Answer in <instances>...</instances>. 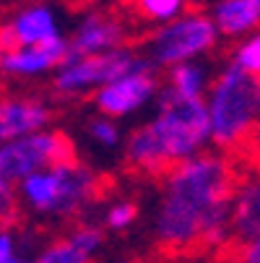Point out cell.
<instances>
[{
  "instance_id": "6da1fadb",
  "label": "cell",
  "mask_w": 260,
  "mask_h": 263,
  "mask_svg": "<svg viewBox=\"0 0 260 263\" xmlns=\"http://www.w3.org/2000/svg\"><path fill=\"white\" fill-rule=\"evenodd\" d=\"M239 172L229 154L201 152L162 175L154 237L162 250L190 253L232 240V196Z\"/></svg>"
},
{
  "instance_id": "7a4b0ae2",
  "label": "cell",
  "mask_w": 260,
  "mask_h": 263,
  "mask_svg": "<svg viewBox=\"0 0 260 263\" xmlns=\"http://www.w3.org/2000/svg\"><path fill=\"white\" fill-rule=\"evenodd\" d=\"M208 143L211 128L206 102L177 97L169 89H162L154 118L128 136L125 162L133 172L162 177L174 164L206 152Z\"/></svg>"
},
{
  "instance_id": "3957f363",
  "label": "cell",
  "mask_w": 260,
  "mask_h": 263,
  "mask_svg": "<svg viewBox=\"0 0 260 263\" xmlns=\"http://www.w3.org/2000/svg\"><path fill=\"white\" fill-rule=\"evenodd\" d=\"M208 112L211 143L224 154L242 152L260 130V79L224 65L208 84L203 97Z\"/></svg>"
},
{
  "instance_id": "277c9868",
  "label": "cell",
  "mask_w": 260,
  "mask_h": 263,
  "mask_svg": "<svg viewBox=\"0 0 260 263\" xmlns=\"http://www.w3.org/2000/svg\"><path fill=\"white\" fill-rule=\"evenodd\" d=\"M104 180L81 159L29 175L16 185L18 201L42 219H73L102 196Z\"/></svg>"
},
{
  "instance_id": "5b68a950",
  "label": "cell",
  "mask_w": 260,
  "mask_h": 263,
  "mask_svg": "<svg viewBox=\"0 0 260 263\" xmlns=\"http://www.w3.org/2000/svg\"><path fill=\"white\" fill-rule=\"evenodd\" d=\"M218 45V31L206 11H185L169 24L151 31L146 42V58L154 68H172L179 63H193L208 55Z\"/></svg>"
},
{
  "instance_id": "8992f818",
  "label": "cell",
  "mask_w": 260,
  "mask_h": 263,
  "mask_svg": "<svg viewBox=\"0 0 260 263\" xmlns=\"http://www.w3.org/2000/svg\"><path fill=\"white\" fill-rule=\"evenodd\" d=\"M148 63L151 60L133 47H117L91 58H65V63L52 73V91L63 99H78Z\"/></svg>"
},
{
  "instance_id": "52a82bcc",
  "label": "cell",
  "mask_w": 260,
  "mask_h": 263,
  "mask_svg": "<svg viewBox=\"0 0 260 263\" xmlns=\"http://www.w3.org/2000/svg\"><path fill=\"white\" fill-rule=\"evenodd\" d=\"M76 159L73 141L52 128L34 130L8 143H0V177L18 185L29 175Z\"/></svg>"
},
{
  "instance_id": "ba28073f",
  "label": "cell",
  "mask_w": 260,
  "mask_h": 263,
  "mask_svg": "<svg viewBox=\"0 0 260 263\" xmlns=\"http://www.w3.org/2000/svg\"><path fill=\"white\" fill-rule=\"evenodd\" d=\"M162 86H159V76L154 63H148L143 68H135L125 76L104 84L102 89L94 91V107L99 109V115L104 118H130L135 112H141L143 107H148L151 102H156Z\"/></svg>"
},
{
  "instance_id": "9c48e42d",
  "label": "cell",
  "mask_w": 260,
  "mask_h": 263,
  "mask_svg": "<svg viewBox=\"0 0 260 263\" xmlns=\"http://www.w3.org/2000/svg\"><path fill=\"white\" fill-rule=\"evenodd\" d=\"M128 24L109 11H89L68 40V58H91L125 47Z\"/></svg>"
},
{
  "instance_id": "30bf717a",
  "label": "cell",
  "mask_w": 260,
  "mask_h": 263,
  "mask_svg": "<svg viewBox=\"0 0 260 263\" xmlns=\"http://www.w3.org/2000/svg\"><path fill=\"white\" fill-rule=\"evenodd\" d=\"M0 34L11 47H29V45H42L50 42L55 36H60V18L55 13V8L45 0H34V3L18 8L3 26Z\"/></svg>"
},
{
  "instance_id": "8fae6325",
  "label": "cell",
  "mask_w": 260,
  "mask_h": 263,
  "mask_svg": "<svg viewBox=\"0 0 260 263\" xmlns=\"http://www.w3.org/2000/svg\"><path fill=\"white\" fill-rule=\"evenodd\" d=\"M68 58V40L60 34L50 42L42 45H29V47H11L3 58L0 70L8 79L29 81V79H42L47 73H55Z\"/></svg>"
},
{
  "instance_id": "7c38bea8",
  "label": "cell",
  "mask_w": 260,
  "mask_h": 263,
  "mask_svg": "<svg viewBox=\"0 0 260 263\" xmlns=\"http://www.w3.org/2000/svg\"><path fill=\"white\" fill-rule=\"evenodd\" d=\"M52 123V107L39 97H0V143H8L34 130H45Z\"/></svg>"
},
{
  "instance_id": "4fadbf2b",
  "label": "cell",
  "mask_w": 260,
  "mask_h": 263,
  "mask_svg": "<svg viewBox=\"0 0 260 263\" xmlns=\"http://www.w3.org/2000/svg\"><path fill=\"white\" fill-rule=\"evenodd\" d=\"M104 245V232L96 224H76L65 237L45 245L31 263H94Z\"/></svg>"
},
{
  "instance_id": "5bb4252c",
  "label": "cell",
  "mask_w": 260,
  "mask_h": 263,
  "mask_svg": "<svg viewBox=\"0 0 260 263\" xmlns=\"http://www.w3.org/2000/svg\"><path fill=\"white\" fill-rule=\"evenodd\" d=\"M260 237V175L239 177L232 196V240L250 242Z\"/></svg>"
},
{
  "instance_id": "9a60e30c",
  "label": "cell",
  "mask_w": 260,
  "mask_h": 263,
  "mask_svg": "<svg viewBox=\"0 0 260 263\" xmlns=\"http://www.w3.org/2000/svg\"><path fill=\"white\" fill-rule=\"evenodd\" d=\"M208 16L218 36L239 42L260 29V0H213Z\"/></svg>"
},
{
  "instance_id": "2e32d148",
  "label": "cell",
  "mask_w": 260,
  "mask_h": 263,
  "mask_svg": "<svg viewBox=\"0 0 260 263\" xmlns=\"http://www.w3.org/2000/svg\"><path fill=\"white\" fill-rule=\"evenodd\" d=\"M211 84V73L201 60L193 63H179L167 68V86L177 97H188V99H203Z\"/></svg>"
},
{
  "instance_id": "e0dca14e",
  "label": "cell",
  "mask_w": 260,
  "mask_h": 263,
  "mask_svg": "<svg viewBox=\"0 0 260 263\" xmlns=\"http://www.w3.org/2000/svg\"><path fill=\"white\" fill-rule=\"evenodd\" d=\"M128 3L141 21L156 24V26L169 24L172 18H177L179 13L188 11L185 0H128Z\"/></svg>"
},
{
  "instance_id": "ac0fdd59",
  "label": "cell",
  "mask_w": 260,
  "mask_h": 263,
  "mask_svg": "<svg viewBox=\"0 0 260 263\" xmlns=\"http://www.w3.org/2000/svg\"><path fill=\"white\" fill-rule=\"evenodd\" d=\"M232 65L260 79V29L239 40L232 50Z\"/></svg>"
},
{
  "instance_id": "d6986e66",
  "label": "cell",
  "mask_w": 260,
  "mask_h": 263,
  "mask_svg": "<svg viewBox=\"0 0 260 263\" xmlns=\"http://www.w3.org/2000/svg\"><path fill=\"white\" fill-rule=\"evenodd\" d=\"M18 211H21V201H18L16 185L8 182L6 177H0V227H16Z\"/></svg>"
},
{
  "instance_id": "ffe728a7",
  "label": "cell",
  "mask_w": 260,
  "mask_h": 263,
  "mask_svg": "<svg viewBox=\"0 0 260 263\" xmlns=\"http://www.w3.org/2000/svg\"><path fill=\"white\" fill-rule=\"evenodd\" d=\"M138 219V206L133 201H117L112 206H107V214H104V221L109 230L115 232H123L128 227H133Z\"/></svg>"
},
{
  "instance_id": "44dd1931",
  "label": "cell",
  "mask_w": 260,
  "mask_h": 263,
  "mask_svg": "<svg viewBox=\"0 0 260 263\" xmlns=\"http://www.w3.org/2000/svg\"><path fill=\"white\" fill-rule=\"evenodd\" d=\"M89 136H91L99 146H104V148H115V146H120V141H123L117 123H115L112 118H104V115L89 120Z\"/></svg>"
},
{
  "instance_id": "7402d4cb",
  "label": "cell",
  "mask_w": 260,
  "mask_h": 263,
  "mask_svg": "<svg viewBox=\"0 0 260 263\" xmlns=\"http://www.w3.org/2000/svg\"><path fill=\"white\" fill-rule=\"evenodd\" d=\"M0 263H31L24 255L21 237L13 227H0Z\"/></svg>"
},
{
  "instance_id": "603a6c76",
  "label": "cell",
  "mask_w": 260,
  "mask_h": 263,
  "mask_svg": "<svg viewBox=\"0 0 260 263\" xmlns=\"http://www.w3.org/2000/svg\"><path fill=\"white\" fill-rule=\"evenodd\" d=\"M237 263H260V237L237 245Z\"/></svg>"
},
{
  "instance_id": "cb8c5ba5",
  "label": "cell",
  "mask_w": 260,
  "mask_h": 263,
  "mask_svg": "<svg viewBox=\"0 0 260 263\" xmlns=\"http://www.w3.org/2000/svg\"><path fill=\"white\" fill-rule=\"evenodd\" d=\"M6 52H8V45H6V40H3V34H0V65H3V58H6Z\"/></svg>"
},
{
  "instance_id": "d4e9b609",
  "label": "cell",
  "mask_w": 260,
  "mask_h": 263,
  "mask_svg": "<svg viewBox=\"0 0 260 263\" xmlns=\"http://www.w3.org/2000/svg\"><path fill=\"white\" fill-rule=\"evenodd\" d=\"M252 143H255V152H257V154H260V130H257V136H255V138H252Z\"/></svg>"
},
{
  "instance_id": "484cf974",
  "label": "cell",
  "mask_w": 260,
  "mask_h": 263,
  "mask_svg": "<svg viewBox=\"0 0 260 263\" xmlns=\"http://www.w3.org/2000/svg\"><path fill=\"white\" fill-rule=\"evenodd\" d=\"M115 3H128V0H115Z\"/></svg>"
},
{
  "instance_id": "4316f807",
  "label": "cell",
  "mask_w": 260,
  "mask_h": 263,
  "mask_svg": "<svg viewBox=\"0 0 260 263\" xmlns=\"http://www.w3.org/2000/svg\"><path fill=\"white\" fill-rule=\"evenodd\" d=\"M125 263H135V260H125Z\"/></svg>"
},
{
  "instance_id": "83f0119b",
  "label": "cell",
  "mask_w": 260,
  "mask_h": 263,
  "mask_svg": "<svg viewBox=\"0 0 260 263\" xmlns=\"http://www.w3.org/2000/svg\"><path fill=\"white\" fill-rule=\"evenodd\" d=\"M185 3H193V0H185Z\"/></svg>"
}]
</instances>
